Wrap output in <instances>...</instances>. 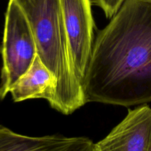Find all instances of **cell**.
<instances>
[{"mask_svg": "<svg viewBox=\"0 0 151 151\" xmlns=\"http://www.w3.org/2000/svg\"><path fill=\"white\" fill-rule=\"evenodd\" d=\"M82 87L86 103L151 101V1L125 0L98 32Z\"/></svg>", "mask_w": 151, "mask_h": 151, "instance_id": "6da1fadb", "label": "cell"}, {"mask_svg": "<svg viewBox=\"0 0 151 151\" xmlns=\"http://www.w3.org/2000/svg\"><path fill=\"white\" fill-rule=\"evenodd\" d=\"M32 29L37 55L56 82L51 107L69 115L86 103L72 68L60 0H16Z\"/></svg>", "mask_w": 151, "mask_h": 151, "instance_id": "7a4b0ae2", "label": "cell"}, {"mask_svg": "<svg viewBox=\"0 0 151 151\" xmlns=\"http://www.w3.org/2000/svg\"><path fill=\"white\" fill-rule=\"evenodd\" d=\"M36 55V44L29 22L16 0H9L1 47V100L27 72Z\"/></svg>", "mask_w": 151, "mask_h": 151, "instance_id": "3957f363", "label": "cell"}, {"mask_svg": "<svg viewBox=\"0 0 151 151\" xmlns=\"http://www.w3.org/2000/svg\"><path fill=\"white\" fill-rule=\"evenodd\" d=\"M74 73L82 82L94 44L91 0H60Z\"/></svg>", "mask_w": 151, "mask_h": 151, "instance_id": "277c9868", "label": "cell"}, {"mask_svg": "<svg viewBox=\"0 0 151 151\" xmlns=\"http://www.w3.org/2000/svg\"><path fill=\"white\" fill-rule=\"evenodd\" d=\"M151 141V108L129 111L107 137L94 143V151H148Z\"/></svg>", "mask_w": 151, "mask_h": 151, "instance_id": "5b68a950", "label": "cell"}, {"mask_svg": "<svg viewBox=\"0 0 151 151\" xmlns=\"http://www.w3.org/2000/svg\"><path fill=\"white\" fill-rule=\"evenodd\" d=\"M94 146L86 137H28L0 125V151H94Z\"/></svg>", "mask_w": 151, "mask_h": 151, "instance_id": "8992f818", "label": "cell"}, {"mask_svg": "<svg viewBox=\"0 0 151 151\" xmlns=\"http://www.w3.org/2000/svg\"><path fill=\"white\" fill-rule=\"evenodd\" d=\"M55 88L54 76L36 55L32 66L13 86L10 93L14 102L44 99L51 106L54 102Z\"/></svg>", "mask_w": 151, "mask_h": 151, "instance_id": "52a82bcc", "label": "cell"}, {"mask_svg": "<svg viewBox=\"0 0 151 151\" xmlns=\"http://www.w3.org/2000/svg\"><path fill=\"white\" fill-rule=\"evenodd\" d=\"M94 4L99 6L107 18H112L119 10L125 0H91Z\"/></svg>", "mask_w": 151, "mask_h": 151, "instance_id": "ba28073f", "label": "cell"}, {"mask_svg": "<svg viewBox=\"0 0 151 151\" xmlns=\"http://www.w3.org/2000/svg\"><path fill=\"white\" fill-rule=\"evenodd\" d=\"M148 151H151V141H150V147H149V150Z\"/></svg>", "mask_w": 151, "mask_h": 151, "instance_id": "9c48e42d", "label": "cell"}, {"mask_svg": "<svg viewBox=\"0 0 151 151\" xmlns=\"http://www.w3.org/2000/svg\"><path fill=\"white\" fill-rule=\"evenodd\" d=\"M149 1H151V0H149Z\"/></svg>", "mask_w": 151, "mask_h": 151, "instance_id": "30bf717a", "label": "cell"}]
</instances>
